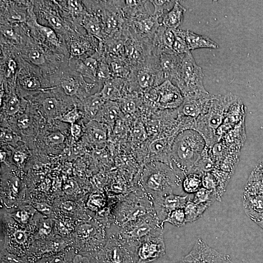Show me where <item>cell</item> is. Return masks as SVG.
I'll return each instance as SVG.
<instances>
[{
  "mask_svg": "<svg viewBox=\"0 0 263 263\" xmlns=\"http://www.w3.org/2000/svg\"><path fill=\"white\" fill-rule=\"evenodd\" d=\"M0 249L25 258L31 251L36 231L35 224L24 225L11 217L3 207L0 210Z\"/></svg>",
  "mask_w": 263,
  "mask_h": 263,
  "instance_id": "cell-1",
  "label": "cell"
},
{
  "mask_svg": "<svg viewBox=\"0 0 263 263\" xmlns=\"http://www.w3.org/2000/svg\"><path fill=\"white\" fill-rule=\"evenodd\" d=\"M238 98L231 93L213 95L207 109L196 119L195 130L204 138L206 146L218 142L216 133L230 106Z\"/></svg>",
  "mask_w": 263,
  "mask_h": 263,
  "instance_id": "cell-2",
  "label": "cell"
},
{
  "mask_svg": "<svg viewBox=\"0 0 263 263\" xmlns=\"http://www.w3.org/2000/svg\"><path fill=\"white\" fill-rule=\"evenodd\" d=\"M206 144L196 130L188 129L175 138L171 148V160L184 176L188 174L202 155Z\"/></svg>",
  "mask_w": 263,
  "mask_h": 263,
  "instance_id": "cell-3",
  "label": "cell"
},
{
  "mask_svg": "<svg viewBox=\"0 0 263 263\" xmlns=\"http://www.w3.org/2000/svg\"><path fill=\"white\" fill-rule=\"evenodd\" d=\"M183 179L174 168L163 162H154L144 169L141 184L146 193L151 199L173 193Z\"/></svg>",
  "mask_w": 263,
  "mask_h": 263,
  "instance_id": "cell-4",
  "label": "cell"
},
{
  "mask_svg": "<svg viewBox=\"0 0 263 263\" xmlns=\"http://www.w3.org/2000/svg\"><path fill=\"white\" fill-rule=\"evenodd\" d=\"M159 56L150 54L140 64L132 69L126 80L131 92L143 93L166 81Z\"/></svg>",
  "mask_w": 263,
  "mask_h": 263,
  "instance_id": "cell-5",
  "label": "cell"
},
{
  "mask_svg": "<svg viewBox=\"0 0 263 263\" xmlns=\"http://www.w3.org/2000/svg\"><path fill=\"white\" fill-rule=\"evenodd\" d=\"M164 223L155 212L121 226L119 238L131 247H135L147 237L163 232Z\"/></svg>",
  "mask_w": 263,
  "mask_h": 263,
  "instance_id": "cell-6",
  "label": "cell"
},
{
  "mask_svg": "<svg viewBox=\"0 0 263 263\" xmlns=\"http://www.w3.org/2000/svg\"><path fill=\"white\" fill-rule=\"evenodd\" d=\"M107 236L106 237L104 231L95 223L85 222L75 227L69 241L70 246L93 257L104 247Z\"/></svg>",
  "mask_w": 263,
  "mask_h": 263,
  "instance_id": "cell-7",
  "label": "cell"
},
{
  "mask_svg": "<svg viewBox=\"0 0 263 263\" xmlns=\"http://www.w3.org/2000/svg\"><path fill=\"white\" fill-rule=\"evenodd\" d=\"M204 77L202 68L197 64L190 51L184 54L179 76L174 81L183 97L208 93L204 87Z\"/></svg>",
  "mask_w": 263,
  "mask_h": 263,
  "instance_id": "cell-8",
  "label": "cell"
},
{
  "mask_svg": "<svg viewBox=\"0 0 263 263\" xmlns=\"http://www.w3.org/2000/svg\"><path fill=\"white\" fill-rule=\"evenodd\" d=\"M154 212L152 200L148 194H132L120 202L115 210V219L121 227Z\"/></svg>",
  "mask_w": 263,
  "mask_h": 263,
  "instance_id": "cell-9",
  "label": "cell"
},
{
  "mask_svg": "<svg viewBox=\"0 0 263 263\" xmlns=\"http://www.w3.org/2000/svg\"><path fill=\"white\" fill-rule=\"evenodd\" d=\"M134 248L123 242L117 233H111L104 247L93 258L95 263H135Z\"/></svg>",
  "mask_w": 263,
  "mask_h": 263,
  "instance_id": "cell-10",
  "label": "cell"
},
{
  "mask_svg": "<svg viewBox=\"0 0 263 263\" xmlns=\"http://www.w3.org/2000/svg\"><path fill=\"white\" fill-rule=\"evenodd\" d=\"M231 262L229 255L220 253L201 238H197L191 250L180 263H226Z\"/></svg>",
  "mask_w": 263,
  "mask_h": 263,
  "instance_id": "cell-11",
  "label": "cell"
},
{
  "mask_svg": "<svg viewBox=\"0 0 263 263\" xmlns=\"http://www.w3.org/2000/svg\"><path fill=\"white\" fill-rule=\"evenodd\" d=\"M166 253L163 232L150 236L139 243L134 248L135 263H149Z\"/></svg>",
  "mask_w": 263,
  "mask_h": 263,
  "instance_id": "cell-12",
  "label": "cell"
},
{
  "mask_svg": "<svg viewBox=\"0 0 263 263\" xmlns=\"http://www.w3.org/2000/svg\"><path fill=\"white\" fill-rule=\"evenodd\" d=\"M127 24L132 35L142 39H151L161 22L152 12L141 13L131 17L127 19Z\"/></svg>",
  "mask_w": 263,
  "mask_h": 263,
  "instance_id": "cell-13",
  "label": "cell"
},
{
  "mask_svg": "<svg viewBox=\"0 0 263 263\" xmlns=\"http://www.w3.org/2000/svg\"><path fill=\"white\" fill-rule=\"evenodd\" d=\"M124 59L132 69L140 64L151 53V39H142L132 35L126 31Z\"/></svg>",
  "mask_w": 263,
  "mask_h": 263,
  "instance_id": "cell-14",
  "label": "cell"
},
{
  "mask_svg": "<svg viewBox=\"0 0 263 263\" xmlns=\"http://www.w3.org/2000/svg\"><path fill=\"white\" fill-rule=\"evenodd\" d=\"M155 88L157 110L177 109L183 103L184 97L180 90L171 81L166 80Z\"/></svg>",
  "mask_w": 263,
  "mask_h": 263,
  "instance_id": "cell-15",
  "label": "cell"
},
{
  "mask_svg": "<svg viewBox=\"0 0 263 263\" xmlns=\"http://www.w3.org/2000/svg\"><path fill=\"white\" fill-rule=\"evenodd\" d=\"M212 96L208 92H201L184 97L183 103L177 109L178 114L196 120L206 110Z\"/></svg>",
  "mask_w": 263,
  "mask_h": 263,
  "instance_id": "cell-16",
  "label": "cell"
},
{
  "mask_svg": "<svg viewBox=\"0 0 263 263\" xmlns=\"http://www.w3.org/2000/svg\"><path fill=\"white\" fill-rule=\"evenodd\" d=\"M189 198L188 195L182 196L170 193L153 198L152 200L154 211L159 219L164 223L171 211L184 208Z\"/></svg>",
  "mask_w": 263,
  "mask_h": 263,
  "instance_id": "cell-17",
  "label": "cell"
},
{
  "mask_svg": "<svg viewBox=\"0 0 263 263\" xmlns=\"http://www.w3.org/2000/svg\"><path fill=\"white\" fill-rule=\"evenodd\" d=\"M245 107L238 97L228 108L223 122L217 130L218 142L226 132L245 120Z\"/></svg>",
  "mask_w": 263,
  "mask_h": 263,
  "instance_id": "cell-18",
  "label": "cell"
},
{
  "mask_svg": "<svg viewBox=\"0 0 263 263\" xmlns=\"http://www.w3.org/2000/svg\"><path fill=\"white\" fill-rule=\"evenodd\" d=\"M174 40L172 30L161 23L151 40V53L157 56L174 53L172 50Z\"/></svg>",
  "mask_w": 263,
  "mask_h": 263,
  "instance_id": "cell-19",
  "label": "cell"
},
{
  "mask_svg": "<svg viewBox=\"0 0 263 263\" xmlns=\"http://www.w3.org/2000/svg\"><path fill=\"white\" fill-rule=\"evenodd\" d=\"M99 42V39L88 35L74 39L70 46L69 61L76 56L92 55L97 50Z\"/></svg>",
  "mask_w": 263,
  "mask_h": 263,
  "instance_id": "cell-20",
  "label": "cell"
},
{
  "mask_svg": "<svg viewBox=\"0 0 263 263\" xmlns=\"http://www.w3.org/2000/svg\"><path fill=\"white\" fill-rule=\"evenodd\" d=\"M99 91L105 101H117L130 93L126 80L112 77L106 80Z\"/></svg>",
  "mask_w": 263,
  "mask_h": 263,
  "instance_id": "cell-21",
  "label": "cell"
},
{
  "mask_svg": "<svg viewBox=\"0 0 263 263\" xmlns=\"http://www.w3.org/2000/svg\"><path fill=\"white\" fill-rule=\"evenodd\" d=\"M183 54H163L159 56L160 64L165 80L175 81L179 76Z\"/></svg>",
  "mask_w": 263,
  "mask_h": 263,
  "instance_id": "cell-22",
  "label": "cell"
},
{
  "mask_svg": "<svg viewBox=\"0 0 263 263\" xmlns=\"http://www.w3.org/2000/svg\"><path fill=\"white\" fill-rule=\"evenodd\" d=\"M245 140L246 133L244 120L224 134L219 141L232 150L240 152Z\"/></svg>",
  "mask_w": 263,
  "mask_h": 263,
  "instance_id": "cell-23",
  "label": "cell"
},
{
  "mask_svg": "<svg viewBox=\"0 0 263 263\" xmlns=\"http://www.w3.org/2000/svg\"><path fill=\"white\" fill-rule=\"evenodd\" d=\"M60 85L67 95L73 96L77 94L80 89L86 94H89L95 84L86 82L83 76L79 74L76 78L72 75L63 76L61 78Z\"/></svg>",
  "mask_w": 263,
  "mask_h": 263,
  "instance_id": "cell-24",
  "label": "cell"
},
{
  "mask_svg": "<svg viewBox=\"0 0 263 263\" xmlns=\"http://www.w3.org/2000/svg\"><path fill=\"white\" fill-rule=\"evenodd\" d=\"M243 206L246 214L255 222L263 214V194L243 193Z\"/></svg>",
  "mask_w": 263,
  "mask_h": 263,
  "instance_id": "cell-25",
  "label": "cell"
},
{
  "mask_svg": "<svg viewBox=\"0 0 263 263\" xmlns=\"http://www.w3.org/2000/svg\"><path fill=\"white\" fill-rule=\"evenodd\" d=\"M81 24L88 35L95 37L101 40L105 39L104 26L97 14L87 12L82 17Z\"/></svg>",
  "mask_w": 263,
  "mask_h": 263,
  "instance_id": "cell-26",
  "label": "cell"
},
{
  "mask_svg": "<svg viewBox=\"0 0 263 263\" xmlns=\"http://www.w3.org/2000/svg\"><path fill=\"white\" fill-rule=\"evenodd\" d=\"M123 114L117 102L106 101L93 120L112 126Z\"/></svg>",
  "mask_w": 263,
  "mask_h": 263,
  "instance_id": "cell-27",
  "label": "cell"
},
{
  "mask_svg": "<svg viewBox=\"0 0 263 263\" xmlns=\"http://www.w3.org/2000/svg\"><path fill=\"white\" fill-rule=\"evenodd\" d=\"M4 208L7 214L19 224L28 225L35 224V217L38 211L33 206L24 205L10 209Z\"/></svg>",
  "mask_w": 263,
  "mask_h": 263,
  "instance_id": "cell-28",
  "label": "cell"
},
{
  "mask_svg": "<svg viewBox=\"0 0 263 263\" xmlns=\"http://www.w3.org/2000/svg\"><path fill=\"white\" fill-rule=\"evenodd\" d=\"M186 9L179 2L175 1L172 9L165 14L161 24L169 29H177L183 22Z\"/></svg>",
  "mask_w": 263,
  "mask_h": 263,
  "instance_id": "cell-29",
  "label": "cell"
},
{
  "mask_svg": "<svg viewBox=\"0 0 263 263\" xmlns=\"http://www.w3.org/2000/svg\"><path fill=\"white\" fill-rule=\"evenodd\" d=\"M99 60L93 55L83 56L79 59L75 66L76 70L82 76L95 81Z\"/></svg>",
  "mask_w": 263,
  "mask_h": 263,
  "instance_id": "cell-30",
  "label": "cell"
},
{
  "mask_svg": "<svg viewBox=\"0 0 263 263\" xmlns=\"http://www.w3.org/2000/svg\"><path fill=\"white\" fill-rule=\"evenodd\" d=\"M186 41L190 51L199 48H219V45L208 37L197 34L189 30H186Z\"/></svg>",
  "mask_w": 263,
  "mask_h": 263,
  "instance_id": "cell-31",
  "label": "cell"
},
{
  "mask_svg": "<svg viewBox=\"0 0 263 263\" xmlns=\"http://www.w3.org/2000/svg\"><path fill=\"white\" fill-rule=\"evenodd\" d=\"M99 92L82 99V104L85 114L88 117L94 120L101 110L105 102Z\"/></svg>",
  "mask_w": 263,
  "mask_h": 263,
  "instance_id": "cell-32",
  "label": "cell"
},
{
  "mask_svg": "<svg viewBox=\"0 0 263 263\" xmlns=\"http://www.w3.org/2000/svg\"><path fill=\"white\" fill-rule=\"evenodd\" d=\"M244 193L263 194V171L257 166L246 182Z\"/></svg>",
  "mask_w": 263,
  "mask_h": 263,
  "instance_id": "cell-33",
  "label": "cell"
},
{
  "mask_svg": "<svg viewBox=\"0 0 263 263\" xmlns=\"http://www.w3.org/2000/svg\"><path fill=\"white\" fill-rule=\"evenodd\" d=\"M149 0H121L122 10L126 18L144 13H152L149 6Z\"/></svg>",
  "mask_w": 263,
  "mask_h": 263,
  "instance_id": "cell-34",
  "label": "cell"
},
{
  "mask_svg": "<svg viewBox=\"0 0 263 263\" xmlns=\"http://www.w3.org/2000/svg\"><path fill=\"white\" fill-rule=\"evenodd\" d=\"M109 63L112 76L127 80L132 73V68L124 58H114L106 60Z\"/></svg>",
  "mask_w": 263,
  "mask_h": 263,
  "instance_id": "cell-35",
  "label": "cell"
},
{
  "mask_svg": "<svg viewBox=\"0 0 263 263\" xmlns=\"http://www.w3.org/2000/svg\"><path fill=\"white\" fill-rule=\"evenodd\" d=\"M87 133L89 138L96 145H103L107 140V133L103 123L92 120L88 126Z\"/></svg>",
  "mask_w": 263,
  "mask_h": 263,
  "instance_id": "cell-36",
  "label": "cell"
},
{
  "mask_svg": "<svg viewBox=\"0 0 263 263\" xmlns=\"http://www.w3.org/2000/svg\"><path fill=\"white\" fill-rule=\"evenodd\" d=\"M209 207L206 204L195 203L189 198L184 207L186 223H191L200 218Z\"/></svg>",
  "mask_w": 263,
  "mask_h": 263,
  "instance_id": "cell-37",
  "label": "cell"
},
{
  "mask_svg": "<svg viewBox=\"0 0 263 263\" xmlns=\"http://www.w3.org/2000/svg\"><path fill=\"white\" fill-rule=\"evenodd\" d=\"M183 179L182 187L184 191L188 194L196 193L202 187V176L200 174L190 173Z\"/></svg>",
  "mask_w": 263,
  "mask_h": 263,
  "instance_id": "cell-38",
  "label": "cell"
},
{
  "mask_svg": "<svg viewBox=\"0 0 263 263\" xmlns=\"http://www.w3.org/2000/svg\"><path fill=\"white\" fill-rule=\"evenodd\" d=\"M172 30L174 35L172 46L174 53L180 55L190 52L186 41V31L178 28Z\"/></svg>",
  "mask_w": 263,
  "mask_h": 263,
  "instance_id": "cell-39",
  "label": "cell"
},
{
  "mask_svg": "<svg viewBox=\"0 0 263 263\" xmlns=\"http://www.w3.org/2000/svg\"><path fill=\"white\" fill-rule=\"evenodd\" d=\"M67 263H95L93 256L69 246L66 249Z\"/></svg>",
  "mask_w": 263,
  "mask_h": 263,
  "instance_id": "cell-40",
  "label": "cell"
},
{
  "mask_svg": "<svg viewBox=\"0 0 263 263\" xmlns=\"http://www.w3.org/2000/svg\"><path fill=\"white\" fill-rule=\"evenodd\" d=\"M42 106L48 117L56 119L60 116L59 114L60 105L56 98L52 97L46 98L42 102Z\"/></svg>",
  "mask_w": 263,
  "mask_h": 263,
  "instance_id": "cell-41",
  "label": "cell"
},
{
  "mask_svg": "<svg viewBox=\"0 0 263 263\" xmlns=\"http://www.w3.org/2000/svg\"><path fill=\"white\" fill-rule=\"evenodd\" d=\"M192 200L198 204H206L210 206L214 201H217L215 194L211 191L203 187L196 193Z\"/></svg>",
  "mask_w": 263,
  "mask_h": 263,
  "instance_id": "cell-42",
  "label": "cell"
},
{
  "mask_svg": "<svg viewBox=\"0 0 263 263\" xmlns=\"http://www.w3.org/2000/svg\"><path fill=\"white\" fill-rule=\"evenodd\" d=\"M154 7L153 14L158 19L163 18L165 15V11L169 12L173 7L175 0H149Z\"/></svg>",
  "mask_w": 263,
  "mask_h": 263,
  "instance_id": "cell-43",
  "label": "cell"
},
{
  "mask_svg": "<svg viewBox=\"0 0 263 263\" xmlns=\"http://www.w3.org/2000/svg\"><path fill=\"white\" fill-rule=\"evenodd\" d=\"M35 24L39 33L50 44L56 47L59 46V39L52 28L40 25L36 22Z\"/></svg>",
  "mask_w": 263,
  "mask_h": 263,
  "instance_id": "cell-44",
  "label": "cell"
},
{
  "mask_svg": "<svg viewBox=\"0 0 263 263\" xmlns=\"http://www.w3.org/2000/svg\"><path fill=\"white\" fill-rule=\"evenodd\" d=\"M165 222L177 227L185 225L187 223L184 208H178L171 211L164 221V223Z\"/></svg>",
  "mask_w": 263,
  "mask_h": 263,
  "instance_id": "cell-45",
  "label": "cell"
},
{
  "mask_svg": "<svg viewBox=\"0 0 263 263\" xmlns=\"http://www.w3.org/2000/svg\"><path fill=\"white\" fill-rule=\"evenodd\" d=\"M112 77L109 63L104 57L101 58L99 60V65L95 81L103 85L106 80Z\"/></svg>",
  "mask_w": 263,
  "mask_h": 263,
  "instance_id": "cell-46",
  "label": "cell"
},
{
  "mask_svg": "<svg viewBox=\"0 0 263 263\" xmlns=\"http://www.w3.org/2000/svg\"><path fill=\"white\" fill-rule=\"evenodd\" d=\"M27 56L30 61L33 64L41 66L45 62V56L40 49L36 47H32L28 50Z\"/></svg>",
  "mask_w": 263,
  "mask_h": 263,
  "instance_id": "cell-47",
  "label": "cell"
},
{
  "mask_svg": "<svg viewBox=\"0 0 263 263\" xmlns=\"http://www.w3.org/2000/svg\"><path fill=\"white\" fill-rule=\"evenodd\" d=\"M65 2L67 10L72 14L83 16L87 13L83 2L78 0H67Z\"/></svg>",
  "mask_w": 263,
  "mask_h": 263,
  "instance_id": "cell-48",
  "label": "cell"
},
{
  "mask_svg": "<svg viewBox=\"0 0 263 263\" xmlns=\"http://www.w3.org/2000/svg\"><path fill=\"white\" fill-rule=\"evenodd\" d=\"M43 13L44 18L52 28L60 31L63 28V22L56 12L44 11Z\"/></svg>",
  "mask_w": 263,
  "mask_h": 263,
  "instance_id": "cell-49",
  "label": "cell"
},
{
  "mask_svg": "<svg viewBox=\"0 0 263 263\" xmlns=\"http://www.w3.org/2000/svg\"><path fill=\"white\" fill-rule=\"evenodd\" d=\"M22 87L28 91H36L40 88V83L38 79L35 76L26 75L20 80Z\"/></svg>",
  "mask_w": 263,
  "mask_h": 263,
  "instance_id": "cell-50",
  "label": "cell"
},
{
  "mask_svg": "<svg viewBox=\"0 0 263 263\" xmlns=\"http://www.w3.org/2000/svg\"><path fill=\"white\" fill-rule=\"evenodd\" d=\"M0 263H29L23 257L0 249Z\"/></svg>",
  "mask_w": 263,
  "mask_h": 263,
  "instance_id": "cell-51",
  "label": "cell"
},
{
  "mask_svg": "<svg viewBox=\"0 0 263 263\" xmlns=\"http://www.w3.org/2000/svg\"><path fill=\"white\" fill-rule=\"evenodd\" d=\"M80 117V113L76 105L74 108L65 113L61 114L56 119L63 122L69 123L71 125L75 124V122Z\"/></svg>",
  "mask_w": 263,
  "mask_h": 263,
  "instance_id": "cell-52",
  "label": "cell"
},
{
  "mask_svg": "<svg viewBox=\"0 0 263 263\" xmlns=\"http://www.w3.org/2000/svg\"><path fill=\"white\" fill-rule=\"evenodd\" d=\"M67 248L64 251L57 254L43 258L35 263H67Z\"/></svg>",
  "mask_w": 263,
  "mask_h": 263,
  "instance_id": "cell-53",
  "label": "cell"
},
{
  "mask_svg": "<svg viewBox=\"0 0 263 263\" xmlns=\"http://www.w3.org/2000/svg\"><path fill=\"white\" fill-rule=\"evenodd\" d=\"M19 107V99L16 96H13L9 99L6 104L5 111L8 114L12 115L18 112Z\"/></svg>",
  "mask_w": 263,
  "mask_h": 263,
  "instance_id": "cell-54",
  "label": "cell"
},
{
  "mask_svg": "<svg viewBox=\"0 0 263 263\" xmlns=\"http://www.w3.org/2000/svg\"><path fill=\"white\" fill-rule=\"evenodd\" d=\"M47 139L49 142L53 144H60L64 141V136L60 132H53L49 134Z\"/></svg>",
  "mask_w": 263,
  "mask_h": 263,
  "instance_id": "cell-55",
  "label": "cell"
},
{
  "mask_svg": "<svg viewBox=\"0 0 263 263\" xmlns=\"http://www.w3.org/2000/svg\"><path fill=\"white\" fill-rule=\"evenodd\" d=\"M39 213L48 216L52 212L51 207L45 203H36L35 206H33Z\"/></svg>",
  "mask_w": 263,
  "mask_h": 263,
  "instance_id": "cell-56",
  "label": "cell"
},
{
  "mask_svg": "<svg viewBox=\"0 0 263 263\" xmlns=\"http://www.w3.org/2000/svg\"><path fill=\"white\" fill-rule=\"evenodd\" d=\"M30 124V119L27 115H22L18 120V125L21 129L28 128Z\"/></svg>",
  "mask_w": 263,
  "mask_h": 263,
  "instance_id": "cell-57",
  "label": "cell"
},
{
  "mask_svg": "<svg viewBox=\"0 0 263 263\" xmlns=\"http://www.w3.org/2000/svg\"><path fill=\"white\" fill-rule=\"evenodd\" d=\"M81 132V129L80 126L76 124L71 125V133L74 137H77L79 136Z\"/></svg>",
  "mask_w": 263,
  "mask_h": 263,
  "instance_id": "cell-58",
  "label": "cell"
},
{
  "mask_svg": "<svg viewBox=\"0 0 263 263\" xmlns=\"http://www.w3.org/2000/svg\"><path fill=\"white\" fill-rule=\"evenodd\" d=\"M25 158V154L20 152H16L13 156V160L18 164H21Z\"/></svg>",
  "mask_w": 263,
  "mask_h": 263,
  "instance_id": "cell-59",
  "label": "cell"
},
{
  "mask_svg": "<svg viewBox=\"0 0 263 263\" xmlns=\"http://www.w3.org/2000/svg\"><path fill=\"white\" fill-rule=\"evenodd\" d=\"M7 67L9 72V73L11 72L13 73L16 67L15 62L13 59L9 60L7 63Z\"/></svg>",
  "mask_w": 263,
  "mask_h": 263,
  "instance_id": "cell-60",
  "label": "cell"
},
{
  "mask_svg": "<svg viewBox=\"0 0 263 263\" xmlns=\"http://www.w3.org/2000/svg\"><path fill=\"white\" fill-rule=\"evenodd\" d=\"M0 161L1 162H4L6 158V153L3 151H0Z\"/></svg>",
  "mask_w": 263,
  "mask_h": 263,
  "instance_id": "cell-61",
  "label": "cell"
},
{
  "mask_svg": "<svg viewBox=\"0 0 263 263\" xmlns=\"http://www.w3.org/2000/svg\"><path fill=\"white\" fill-rule=\"evenodd\" d=\"M256 166L263 171V159L259 162Z\"/></svg>",
  "mask_w": 263,
  "mask_h": 263,
  "instance_id": "cell-62",
  "label": "cell"
},
{
  "mask_svg": "<svg viewBox=\"0 0 263 263\" xmlns=\"http://www.w3.org/2000/svg\"><path fill=\"white\" fill-rule=\"evenodd\" d=\"M243 263H258V262H254L253 261H250L245 259H243L242 260Z\"/></svg>",
  "mask_w": 263,
  "mask_h": 263,
  "instance_id": "cell-63",
  "label": "cell"
}]
</instances>
